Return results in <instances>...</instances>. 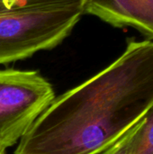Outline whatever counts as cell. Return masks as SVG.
<instances>
[{"label":"cell","mask_w":153,"mask_h":154,"mask_svg":"<svg viewBox=\"0 0 153 154\" xmlns=\"http://www.w3.org/2000/svg\"><path fill=\"white\" fill-rule=\"evenodd\" d=\"M153 108V41L131 38L108 67L54 98L14 154H99Z\"/></svg>","instance_id":"6da1fadb"},{"label":"cell","mask_w":153,"mask_h":154,"mask_svg":"<svg viewBox=\"0 0 153 154\" xmlns=\"http://www.w3.org/2000/svg\"><path fill=\"white\" fill-rule=\"evenodd\" d=\"M84 14L79 6H34L0 11V64L59 45Z\"/></svg>","instance_id":"7a4b0ae2"},{"label":"cell","mask_w":153,"mask_h":154,"mask_svg":"<svg viewBox=\"0 0 153 154\" xmlns=\"http://www.w3.org/2000/svg\"><path fill=\"white\" fill-rule=\"evenodd\" d=\"M55 98L52 86L34 70H0V146L24 136Z\"/></svg>","instance_id":"3957f363"},{"label":"cell","mask_w":153,"mask_h":154,"mask_svg":"<svg viewBox=\"0 0 153 154\" xmlns=\"http://www.w3.org/2000/svg\"><path fill=\"white\" fill-rule=\"evenodd\" d=\"M84 14L114 27L134 28L153 41V0H88Z\"/></svg>","instance_id":"277c9868"},{"label":"cell","mask_w":153,"mask_h":154,"mask_svg":"<svg viewBox=\"0 0 153 154\" xmlns=\"http://www.w3.org/2000/svg\"><path fill=\"white\" fill-rule=\"evenodd\" d=\"M88 0H0V11L34 6H79L85 8Z\"/></svg>","instance_id":"5b68a950"},{"label":"cell","mask_w":153,"mask_h":154,"mask_svg":"<svg viewBox=\"0 0 153 154\" xmlns=\"http://www.w3.org/2000/svg\"><path fill=\"white\" fill-rule=\"evenodd\" d=\"M129 154H153V108L146 115Z\"/></svg>","instance_id":"8992f818"},{"label":"cell","mask_w":153,"mask_h":154,"mask_svg":"<svg viewBox=\"0 0 153 154\" xmlns=\"http://www.w3.org/2000/svg\"><path fill=\"white\" fill-rule=\"evenodd\" d=\"M145 116L142 118L137 124H135L131 129H129L117 142H115L113 145H111L109 148L105 150L99 154H129L133 143L142 128L144 121H145Z\"/></svg>","instance_id":"52a82bcc"},{"label":"cell","mask_w":153,"mask_h":154,"mask_svg":"<svg viewBox=\"0 0 153 154\" xmlns=\"http://www.w3.org/2000/svg\"><path fill=\"white\" fill-rule=\"evenodd\" d=\"M5 150L6 149H5V148L0 146V154H5Z\"/></svg>","instance_id":"ba28073f"}]
</instances>
